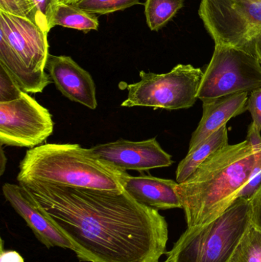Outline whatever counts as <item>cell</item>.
I'll use <instances>...</instances> for the list:
<instances>
[{
    "instance_id": "6da1fadb",
    "label": "cell",
    "mask_w": 261,
    "mask_h": 262,
    "mask_svg": "<svg viewBox=\"0 0 261 262\" xmlns=\"http://www.w3.org/2000/svg\"><path fill=\"white\" fill-rule=\"evenodd\" d=\"M70 242L79 261L159 262L167 253V220L125 190L20 183Z\"/></svg>"
},
{
    "instance_id": "7a4b0ae2",
    "label": "cell",
    "mask_w": 261,
    "mask_h": 262,
    "mask_svg": "<svg viewBox=\"0 0 261 262\" xmlns=\"http://www.w3.org/2000/svg\"><path fill=\"white\" fill-rule=\"evenodd\" d=\"M256 149L246 140L222 148L177 186L187 228L205 226L228 209L248 183Z\"/></svg>"
},
{
    "instance_id": "3957f363",
    "label": "cell",
    "mask_w": 261,
    "mask_h": 262,
    "mask_svg": "<svg viewBox=\"0 0 261 262\" xmlns=\"http://www.w3.org/2000/svg\"><path fill=\"white\" fill-rule=\"evenodd\" d=\"M121 170L77 143H47L26 152L17 180L121 192Z\"/></svg>"
},
{
    "instance_id": "277c9868",
    "label": "cell",
    "mask_w": 261,
    "mask_h": 262,
    "mask_svg": "<svg viewBox=\"0 0 261 262\" xmlns=\"http://www.w3.org/2000/svg\"><path fill=\"white\" fill-rule=\"evenodd\" d=\"M48 34L27 18L0 11V64L26 93H41L53 82L45 72Z\"/></svg>"
},
{
    "instance_id": "5b68a950",
    "label": "cell",
    "mask_w": 261,
    "mask_h": 262,
    "mask_svg": "<svg viewBox=\"0 0 261 262\" xmlns=\"http://www.w3.org/2000/svg\"><path fill=\"white\" fill-rule=\"evenodd\" d=\"M251 223V202L240 197L214 221L187 228L165 262H228Z\"/></svg>"
},
{
    "instance_id": "8992f818",
    "label": "cell",
    "mask_w": 261,
    "mask_h": 262,
    "mask_svg": "<svg viewBox=\"0 0 261 262\" xmlns=\"http://www.w3.org/2000/svg\"><path fill=\"white\" fill-rule=\"evenodd\" d=\"M204 72L191 64H178L165 74L139 72L140 81L127 86L122 107L179 110L193 107Z\"/></svg>"
},
{
    "instance_id": "52a82bcc",
    "label": "cell",
    "mask_w": 261,
    "mask_h": 262,
    "mask_svg": "<svg viewBox=\"0 0 261 262\" xmlns=\"http://www.w3.org/2000/svg\"><path fill=\"white\" fill-rule=\"evenodd\" d=\"M199 13L216 45L255 55L256 44L261 38L260 2L202 0Z\"/></svg>"
},
{
    "instance_id": "ba28073f",
    "label": "cell",
    "mask_w": 261,
    "mask_h": 262,
    "mask_svg": "<svg viewBox=\"0 0 261 262\" xmlns=\"http://www.w3.org/2000/svg\"><path fill=\"white\" fill-rule=\"evenodd\" d=\"M261 88V63L254 54L243 49L216 45L204 72L198 99L203 103Z\"/></svg>"
},
{
    "instance_id": "9c48e42d",
    "label": "cell",
    "mask_w": 261,
    "mask_h": 262,
    "mask_svg": "<svg viewBox=\"0 0 261 262\" xmlns=\"http://www.w3.org/2000/svg\"><path fill=\"white\" fill-rule=\"evenodd\" d=\"M53 130L50 112L26 92L15 101L0 103L1 146L34 148Z\"/></svg>"
},
{
    "instance_id": "30bf717a",
    "label": "cell",
    "mask_w": 261,
    "mask_h": 262,
    "mask_svg": "<svg viewBox=\"0 0 261 262\" xmlns=\"http://www.w3.org/2000/svg\"><path fill=\"white\" fill-rule=\"evenodd\" d=\"M91 150L106 163L121 170H150L168 167L173 163L156 138L143 141L120 139L114 142L96 145Z\"/></svg>"
},
{
    "instance_id": "8fae6325",
    "label": "cell",
    "mask_w": 261,
    "mask_h": 262,
    "mask_svg": "<svg viewBox=\"0 0 261 262\" xmlns=\"http://www.w3.org/2000/svg\"><path fill=\"white\" fill-rule=\"evenodd\" d=\"M3 193L41 244L48 249L59 247L73 250L68 239L54 224L45 211L26 187L20 184L5 183Z\"/></svg>"
},
{
    "instance_id": "7c38bea8",
    "label": "cell",
    "mask_w": 261,
    "mask_h": 262,
    "mask_svg": "<svg viewBox=\"0 0 261 262\" xmlns=\"http://www.w3.org/2000/svg\"><path fill=\"white\" fill-rule=\"evenodd\" d=\"M45 69L57 89L65 98L91 110L97 108L94 81L90 74L70 57L49 54Z\"/></svg>"
},
{
    "instance_id": "4fadbf2b",
    "label": "cell",
    "mask_w": 261,
    "mask_h": 262,
    "mask_svg": "<svg viewBox=\"0 0 261 262\" xmlns=\"http://www.w3.org/2000/svg\"><path fill=\"white\" fill-rule=\"evenodd\" d=\"M119 182L123 189L143 206L158 211L182 209L177 192L179 183L174 180L144 174L132 177L127 171L121 170Z\"/></svg>"
},
{
    "instance_id": "5bb4252c",
    "label": "cell",
    "mask_w": 261,
    "mask_h": 262,
    "mask_svg": "<svg viewBox=\"0 0 261 262\" xmlns=\"http://www.w3.org/2000/svg\"><path fill=\"white\" fill-rule=\"evenodd\" d=\"M248 100V92H240L203 103V115L192 136L189 150L226 126L227 122L231 118L245 113Z\"/></svg>"
},
{
    "instance_id": "9a60e30c",
    "label": "cell",
    "mask_w": 261,
    "mask_h": 262,
    "mask_svg": "<svg viewBox=\"0 0 261 262\" xmlns=\"http://www.w3.org/2000/svg\"><path fill=\"white\" fill-rule=\"evenodd\" d=\"M228 145V130L226 126H224L201 142L194 149L188 150L186 157L178 166L176 182L180 184L186 181L205 160Z\"/></svg>"
},
{
    "instance_id": "2e32d148",
    "label": "cell",
    "mask_w": 261,
    "mask_h": 262,
    "mask_svg": "<svg viewBox=\"0 0 261 262\" xmlns=\"http://www.w3.org/2000/svg\"><path fill=\"white\" fill-rule=\"evenodd\" d=\"M51 28L56 26L84 32L98 30L99 21L94 14L89 13L70 3H58L54 9Z\"/></svg>"
},
{
    "instance_id": "e0dca14e",
    "label": "cell",
    "mask_w": 261,
    "mask_h": 262,
    "mask_svg": "<svg viewBox=\"0 0 261 262\" xmlns=\"http://www.w3.org/2000/svg\"><path fill=\"white\" fill-rule=\"evenodd\" d=\"M183 0H147L145 15L150 30L163 27L183 7Z\"/></svg>"
},
{
    "instance_id": "ac0fdd59",
    "label": "cell",
    "mask_w": 261,
    "mask_h": 262,
    "mask_svg": "<svg viewBox=\"0 0 261 262\" xmlns=\"http://www.w3.org/2000/svg\"><path fill=\"white\" fill-rule=\"evenodd\" d=\"M228 262H261V228L251 222Z\"/></svg>"
},
{
    "instance_id": "d6986e66",
    "label": "cell",
    "mask_w": 261,
    "mask_h": 262,
    "mask_svg": "<svg viewBox=\"0 0 261 262\" xmlns=\"http://www.w3.org/2000/svg\"><path fill=\"white\" fill-rule=\"evenodd\" d=\"M139 4V0H79L75 6L85 12L98 15L113 13Z\"/></svg>"
},
{
    "instance_id": "ffe728a7",
    "label": "cell",
    "mask_w": 261,
    "mask_h": 262,
    "mask_svg": "<svg viewBox=\"0 0 261 262\" xmlns=\"http://www.w3.org/2000/svg\"><path fill=\"white\" fill-rule=\"evenodd\" d=\"M0 11L27 18L37 25L36 15L31 0H0Z\"/></svg>"
},
{
    "instance_id": "44dd1931",
    "label": "cell",
    "mask_w": 261,
    "mask_h": 262,
    "mask_svg": "<svg viewBox=\"0 0 261 262\" xmlns=\"http://www.w3.org/2000/svg\"><path fill=\"white\" fill-rule=\"evenodd\" d=\"M23 92L18 83L0 64V103L9 102L18 99Z\"/></svg>"
},
{
    "instance_id": "7402d4cb",
    "label": "cell",
    "mask_w": 261,
    "mask_h": 262,
    "mask_svg": "<svg viewBox=\"0 0 261 262\" xmlns=\"http://www.w3.org/2000/svg\"><path fill=\"white\" fill-rule=\"evenodd\" d=\"M36 15L37 25L46 33L50 32L51 18L56 6L57 0H31Z\"/></svg>"
},
{
    "instance_id": "603a6c76",
    "label": "cell",
    "mask_w": 261,
    "mask_h": 262,
    "mask_svg": "<svg viewBox=\"0 0 261 262\" xmlns=\"http://www.w3.org/2000/svg\"><path fill=\"white\" fill-rule=\"evenodd\" d=\"M255 149V161L253 166L252 172L248 183L241 192L239 198L243 197L249 200L257 192L261 185V146Z\"/></svg>"
},
{
    "instance_id": "cb8c5ba5",
    "label": "cell",
    "mask_w": 261,
    "mask_h": 262,
    "mask_svg": "<svg viewBox=\"0 0 261 262\" xmlns=\"http://www.w3.org/2000/svg\"><path fill=\"white\" fill-rule=\"evenodd\" d=\"M247 110L249 111L253 123L261 132V88L251 92L248 97Z\"/></svg>"
},
{
    "instance_id": "d4e9b609",
    "label": "cell",
    "mask_w": 261,
    "mask_h": 262,
    "mask_svg": "<svg viewBox=\"0 0 261 262\" xmlns=\"http://www.w3.org/2000/svg\"><path fill=\"white\" fill-rule=\"evenodd\" d=\"M249 200L251 202V222L261 228V185Z\"/></svg>"
},
{
    "instance_id": "484cf974",
    "label": "cell",
    "mask_w": 261,
    "mask_h": 262,
    "mask_svg": "<svg viewBox=\"0 0 261 262\" xmlns=\"http://www.w3.org/2000/svg\"><path fill=\"white\" fill-rule=\"evenodd\" d=\"M0 262H25L24 258L16 251L5 250L4 242L1 239Z\"/></svg>"
},
{
    "instance_id": "4316f807",
    "label": "cell",
    "mask_w": 261,
    "mask_h": 262,
    "mask_svg": "<svg viewBox=\"0 0 261 262\" xmlns=\"http://www.w3.org/2000/svg\"><path fill=\"white\" fill-rule=\"evenodd\" d=\"M246 141L252 146L254 149L258 148L261 146L260 131L258 130L254 123H251L248 128V136H247Z\"/></svg>"
},
{
    "instance_id": "83f0119b",
    "label": "cell",
    "mask_w": 261,
    "mask_h": 262,
    "mask_svg": "<svg viewBox=\"0 0 261 262\" xmlns=\"http://www.w3.org/2000/svg\"><path fill=\"white\" fill-rule=\"evenodd\" d=\"M6 163H7V158L5 154L3 148L1 146V154H0V176H3L6 170Z\"/></svg>"
},
{
    "instance_id": "f1b7e54d",
    "label": "cell",
    "mask_w": 261,
    "mask_h": 262,
    "mask_svg": "<svg viewBox=\"0 0 261 262\" xmlns=\"http://www.w3.org/2000/svg\"><path fill=\"white\" fill-rule=\"evenodd\" d=\"M255 55L259 58L261 63V38L257 41L255 46Z\"/></svg>"
},
{
    "instance_id": "f546056e",
    "label": "cell",
    "mask_w": 261,
    "mask_h": 262,
    "mask_svg": "<svg viewBox=\"0 0 261 262\" xmlns=\"http://www.w3.org/2000/svg\"><path fill=\"white\" fill-rule=\"evenodd\" d=\"M70 0H57L58 3H70Z\"/></svg>"
},
{
    "instance_id": "4dcf8cb0",
    "label": "cell",
    "mask_w": 261,
    "mask_h": 262,
    "mask_svg": "<svg viewBox=\"0 0 261 262\" xmlns=\"http://www.w3.org/2000/svg\"><path fill=\"white\" fill-rule=\"evenodd\" d=\"M78 1H79V0H70V4H74V3H77Z\"/></svg>"
},
{
    "instance_id": "1f68e13d",
    "label": "cell",
    "mask_w": 261,
    "mask_h": 262,
    "mask_svg": "<svg viewBox=\"0 0 261 262\" xmlns=\"http://www.w3.org/2000/svg\"><path fill=\"white\" fill-rule=\"evenodd\" d=\"M256 1H258L260 2V3H261V0H256Z\"/></svg>"
}]
</instances>
